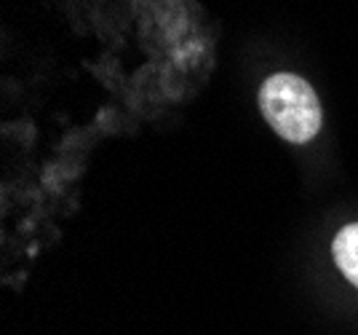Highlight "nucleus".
<instances>
[{
  "mask_svg": "<svg viewBox=\"0 0 358 335\" xmlns=\"http://www.w3.org/2000/svg\"><path fill=\"white\" fill-rule=\"evenodd\" d=\"M259 110L284 139L302 145L321 129V102L308 81L292 73L268 78L259 89Z\"/></svg>",
  "mask_w": 358,
  "mask_h": 335,
  "instance_id": "f257e3e1",
  "label": "nucleus"
},
{
  "mask_svg": "<svg viewBox=\"0 0 358 335\" xmlns=\"http://www.w3.org/2000/svg\"><path fill=\"white\" fill-rule=\"evenodd\" d=\"M331 249H334V260H337L340 271L358 287V223L345 226L337 233Z\"/></svg>",
  "mask_w": 358,
  "mask_h": 335,
  "instance_id": "f03ea898",
  "label": "nucleus"
}]
</instances>
